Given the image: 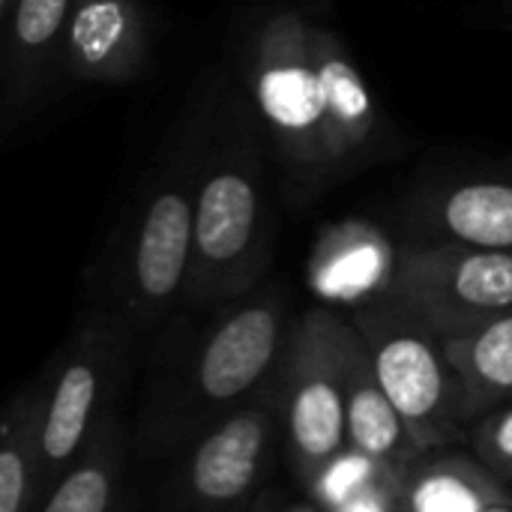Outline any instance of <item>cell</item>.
Instances as JSON below:
<instances>
[{
  "label": "cell",
  "mask_w": 512,
  "mask_h": 512,
  "mask_svg": "<svg viewBox=\"0 0 512 512\" xmlns=\"http://www.w3.org/2000/svg\"><path fill=\"white\" fill-rule=\"evenodd\" d=\"M372 372L399 411L414 447H438L468 420L465 393L441 336L396 300H375L354 315Z\"/></svg>",
  "instance_id": "277c9868"
},
{
  "label": "cell",
  "mask_w": 512,
  "mask_h": 512,
  "mask_svg": "<svg viewBox=\"0 0 512 512\" xmlns=\"http://www.w3.org/2000/svg\"><path fill=\"white\" fill-rule=\"evenodd\" d=\"M96 372L90 363L75 360L63 369L45 426H42V453L51 462H63L75 453V447L81 444L87 423H90V411L96 402Z\"/></svg>",
  "instance_id": "2e32d148"
},
{
  "label": "cell",
  "mask_w": 512,
  "mask_h": 512,
  "mask_svg": "<svg viewBox=\"0 0 512 512\" xmlns=\"http://www.w3.org/2000/svg\"><path fill=\"white\" fill-rule=\"evenodd\" d=\"M264 450V423L258 414H237L219 426L195 453L192 486L207 501H234L246 495L258 474Z\"/></svg>",
  "instance_id": "5bb4252c"
},
{
  "label": "cell",
  "mask_w": 512,
  "mask_h": 512,
  "mask_svg": "<svg viewBox=\"0 0 512 512\" xmlns=\"http://www.w3.org/2000/svg\"><path fill=\"white\" fill-rule=\"evenodd\" d=\"M291 3H303V6H312V0H291Z\"/></svg>",
  "instance_id": "4316f807"
},
{
  "label": "cell",
  "mask_w": 512,
  "mask_h": 512,
  "mask_svg": "<svg viewBox=\"0 0 512 512\" xmlns=\"http://www.w3.org/2000/svg\"><path fill=\"white\" fill-rule=\"evenodd\" d=\"M450 366L459 375L468 420L512 396V312L441 336Z\"/></svg>",
  "instance_id": "4fadbf2b"
},
{
  "label": "cell",
  "mask_w": 512,
  "mask_h": 512,
  "mask_svg": "<svg viewBox=\"0 0 512 512\" xmlns=\"http://www.w3.org/2000/svg\"><path fill=\"white\" fill-rule=\"evenodd\" d=\"M489 504L492 495H486L480 480L456 465L426 471L411 486V512H483Z\"/></svg>",
  "instance_id": "e0dca14e"
},
{
  "label": "cell",
  "mask_w": 512,
  "mask_h": 512,
  "mask_svg": "<svg viewBox=\"0 0 512 512\" xmlns=\"http://www.w3.org/2000/svg\"><path fill=\"white\" fill-rule=\"evenodd\" d=\"M27 489V468L15 447L0 453V512H21Z\"/></svg>",
  "instance_id": "ffe728a7"
},
{
  "label": "cell",
  "mask_w": 512,
  "mask_h": 512,
  "mask_svg": "<svg viewBox=\"0 0 512 512\" xmlns=\"http://www.w3.org/2000/svg\"><path fill=\"white\" fill-rule=\"evenodd\" d=\"M483 512H512V507H504V504H489Z\"/></svg>",
  "instance_id": "d4e9b609"
},
{
  "label": "cell",
  "mask_w": 512,
  "mask_h": 512,
  "mask_svg": "<svg viewBox=\"0 0 512 512\" xmlns=\"http://www.w3.org/2000/svg\"><path fill=\"white\" fill-rule=\"evenodd\" d=\"M222 75L225 66L210 69L186 96L117 228L114 255L120 288L141 312H159L186 291L195 249L198 186Z\"/></svg>",
  "instance_id": "7a4b0ae2"
},
{
  "label": "cell",
  "mask_w": 512,
  "mask_h": 512,
  "mask_svg": "<svg viewBox=\"0 0 512 512\" xmlns=\"http://www.w3.org/2000/svg\"><path fill=\"white\" fill-rule=\"evenodd\" d=\"M402 246L387 228L366 216H348L321 228L312 258L309 285L324 297L348 306H369L390 294Z\"/></svg>",
  "instance_id": "8fae6325"
},
{
  "label": "cell",
  "mask_w": 512,
  "mask_h": 512,
  "mask_svg": "<svg viewBox=\"0 0 512 512\" xmlns=\"http://www.w3.org/2000/svg\"><path fill=\"white\" fill-rule=\"evenodd\" d=\"M477 450L492 468L512 471V405L483 423L477 435Z\"/></svg>",
  "instance_id": "d6986e66"
},
{
  "label": "cell",
  "mask_w": 512,
  "mask_h": 512,
  "mask_svg": "<svg viewBox=\"0 0 512 512\" xmlns=\"http://www.w3.org/2000/svg\"><path fill=\"white\" fill-rule=\"evenodd\" d=\"M75 0H18L0 27V138L9 141L48 102Z\"/></svg>",
  "instance_id": "30bf717a"
},
{
  "label": "cell",
  "mask_w": 512,
  "mask_h": 512,
  "mask_svg": "<svg viewBox=\"0 0 512 512\" xmlns=\"http://www.w3.org/2000/svg\"><path fill=\"white\" fill-rule=\"evenodd\" d=\"M348 512H378V510H375L372 504H360V501H357V504H354Z\"/></svg>",
  "instance_id": "603a6c76"
},
{
  "label": "cell",
  "mask_w": 512,
  "mask_h": 512,
  "mask_svg": "<svg viewBox=\"0 0 512 512\" xmlns=\"http://www.w3.org/2000/svg\"><path fill=\"white\" fill-rule=\"evenodd\" d=\"M111 498V483L102 468H78L72 471L48 501L42 512H105Z\"/></svg>",
  "instance_id": "ac0fdd59"
},
{
  "label": "cell",
  "mask_w": 512,
  "mask_h": 512,
  "mask_svg": "<svg viewBox=\"0 0 512 512\" xmlns=\"http://www.w3.org/2000/svg\"><path fill=\"white\" fill-rule=\"evenodd\" d=\"M282 512H318L315 507H309V504H297V507H288V510Z\"/></svg>",
  "instance_id": "cb8c5ba5"
},
{
  "label": "cell",
  "mask_w": 512,
  "mask_h": 512,
  "mask_svg": "<svg viewBox=\"0 0 512 512\" xmlns=\"http://www.w3.org/2000/svg\"><path fill=\"white\" fill-rule=\"evenodd\" d=\"M282 336V312L273 300L237 306L207 339L198 363V381L210 399L246 393L270 366Z\"/></svg>",
  "instance_id": "7c38bea8"
},
{
  "label": "cell",
  "mask_w": 512,
  "mask_h": 512,
  "mask_svg": "<svg viewBox=\"0 0 512 512\" xmlns=\"http://www.w3.org/2000/svg\"><path fill=\"white\" fill-rule=\"evenodd\" d=\"M387 300L450 336L512 312V252L453 243H402Z\"/></svg>",
  "instance_id": "5b68a950"
},
{
  "label": "cell",
  "mask_w": 512,
  "mask_h": 512,
  "mask_svg": "<svg viewBox=\"0 0 512 512\" xmlns=\"http://www.w3.org/2000/svg\"><path fill=\"white\" fill-rule=\"evenodd\" d=\"M153 54L144 0H75L60 48L57 81L117 87L138 81Z\"/></svg>",
  "instance_id": "9c48e42d"
},
{
  "label": "cell",
  "mask_w": 512,
  "mask_h": 512,
  "mask_svg": "<svg viewBox=\"0 0 512 512\" xmlns=\"http://www.w3.org/2000/svg\"><path fill=\"white\" fill-rule=\"evenodd\" d=\"M315 3H318V6H324V9L330 6V0H315Z\"/></svg>",
  "instance_id": "484cf974"
},
{
  "label": "cell",
  "mask_w": 512,
  "mask_h": 512,
  "mask_svg": "<svg viewBox=\"0 0 512 512\" xmlns=\"http://www.w3.org/2000/svg\"><path fill=\"white\" fill-rule=\"evenodd\" d=\"M15 3H18V0H0V27H3L6 21H9V15H12Z\"/></svg>",
  "instance_id": "7402d4cb"
},
{
  "label": "cell",
  "mask_w": 512,
  "mask_h": 512,
  "mask_svg": "<svg viewBox=\"0 0 512 512\" xmlns=\"http://www.w3.org/2000/svg\"><path fill=\"white\" fill-rule=\"evenodd\" d=\"M348 438L369 459H393L405 444H411L399 411L372 372L363 336L357 339L348 363Z\"/></svg>",
  "instance_id": "9a60e30c"
},
{
  "label": "cell",
  "mask_w": 512,
  "mask_h": 512,
  "mask_svg": "<svg viewBox=\"0 0 512 512\" xmlns=\"http://www.w3.org/2000/svg\"><path fill=\"white\" fill-rule=\"evenodd\" d=\"M408 243L512 252V162L423 177L402 207Z\"/></svg>",
  "instance_id": "ba28073f"
},
{
  "label": "cell",
  "mask_w": 512,
  "mask_h": 512,
  "mask_svg": "<svg viewBox=\"0 0 512 512\" xmlns=\"http://www.w3.org/2000/svg\"><path fill=\"white\" fill-rule=\"evenodd\" d=\"M483 15L504 24V27H512V0H492L483 6Z\"/></svg>",
  "instance_id": "44dd1931"
},
{
  "label": "cell",
  "mask_w": 512,
  "mask_h": 512,
  "mask_svg": "<svg viewBox=\"0 0 512 512\" xmlns=\"http://www.w3.org/2000/svg\"><path fill=\"white\" fill-rule=\"evenodd\" d=\"M231 69L264 126L282 204L303 210L324 198L333 183L321 141L309 6L267 0L255 9L240 27Z\"/></svg>",
  "instance_id": "3957f363"
},
{
  "label": "cell",
  "mask_w": 512,
  "mask_h": 512,
  "mask_svg": "<svg viewBox=\"0 0 512 512\" xmlns=\"http://www.w3.org/2000/svg\"><path fill=\"white\" fill-rule=\"evenodd\" d=\"M312 57L321 99V141L330 183H342L405 150L354 63L345 39L312 18Z\"/></svg>",
  "instance_id": "8992f818"
},
{
  "label": "cell",
  "mask_w": 512,
  "mask_h": 512,
  "mask_svg": "<svg viewBox=\"0 0 512 512\" xmlns=\"http://www.w3.org/2000/svg\"><path fill=\"white\" fill-rule=\"evenodd\" d=\"M273 192L279 195V183L264 126L240 78L225 66L198 186L186 282L192 297H228L258 282L273 246Z\"/></svg>",
  "instance_id": "6da1fadb"
},
{
  "label": "cell",
  "mask_w": 512,
  "mask_h": 512,
  "mask_svg": "<svg viewBox=\"0 0 512 512\" xmlns=\"http://www.w3.org/2000/svg\"><path fill=\"white\" fill-rule=\"evenodd\" d=\"M360 333L327 309L303 318L294 336L291 438L309 468L327 465L348 438V363Z\"/></svg>",
  "instance_id": "52a82bcc"
}]
</instances>
